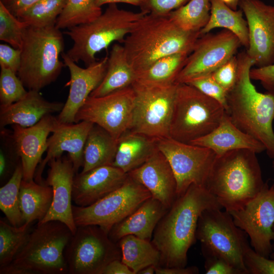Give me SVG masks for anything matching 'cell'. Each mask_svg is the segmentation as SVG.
<instances>
[{
	"mask_svg": "<svg viewBox=\"0 0 274 274\" xmlns=\"http://www.w3.org/2000/svg\"><path fill=\"white\" fill-rule=\"evenodd\" d=\"M223 209L205 186L191 185L177 197L158 223L152 243L159 251L160 266L186 267L189 249L195 244L198 221L209 209Z\"/></svg>",
	"mask_w": 274,
	"mask_h": 274,
	"instance_id": "1",
	"label": "cell"
},
{
	"mask_svg": "<svg viewBox=\"0 0 274 274\" xmlns=\"http://www.w3.org/2000/svg\"><path fill=\"white\" fill-rule=\"evenodd\" d=\"M237 57V79L228 92L226 113L237 128L260 142L269 157L274 159V90L257 91L250 76L254 61L246 51Z\"/></svg>",
	"mask_w": 274,
	"mask_h": 274,
	"instance_id": "2",
	"label": "cell"
},
{
	"mask_svg": "<svg viewBox=\"0 0 274 274\" xmlns=\"http://www.w3.org/2000/svg\"><path fill=\"white\" fill-rule=\"evenodd\" d=\"M200 32L185 31L168 16L147 14L140 19L123 42L128 60L136 74L171 54H190Z\"/></svg>",
	"mask_w": 274,
	"mask_h": 274,
	"instance_id": "3",
	"label": "cell"
},
{
	"mask_svg": "<svg viewBox=\"0 0 274 274\" xmlns=\"http://www.w3.org/2000/svg\"><path fill=\"white\" fill-rule=\"evenodd\" d=\"M256 154L238 149L216 156L205 187L228 212L243 207L264 186Z\"/></svg>",
	"mask_w": 274,
	"mask_h": 274,
	"instance_id": "4",
	"label": "cell"
},
{
	"mask_svg": "<svg viewBox=\"0 0 274 274\" xmlns=\"http://www.w3.org/2000/svg\"><path fill=\"white\" fill-rule=\"evenodd\" d=\"M73 235L59 221L37 224L13 261L0 269V273H68L64 251Z\"/></svg>",
	"mask_w": 274,
	"mask_h": 274,
	"instance_id": "5",
	"label": "cell"
},
{
	"mask_svg": "<svg viewBox=\"0 0 274 274\" xmlns=\"http://www.w3.org/2000/svg\"><path fill=\"white\" fill-rule=\"evenodd\" d=\"M63 33L55 25L28 26L21 48V64L17 73L28 90L39 91L54 82L65 64Z\"/></svg>",
	"mask_w": 274,
	"mask_h": 274,
	"instance_id": "6",
	"label": "cell"
},
{
	"mask_svg": "<svg viewBox=\"0 0 274 274\" xmlns=\"http://www.w3.org/2000/svg\"><path fill=\"white\" fill-rule=\"evenodd\" d=\"M147 13L120 9L117 4H109L93 21L67 29L64 33L73 41L66 53L75 62L83 61L87 66L97 60L96 54L107 50L114 42L123 44L136 22Z\"/></svg>",
	"mask_w": 274,
	"mask_h": 274,
	"instance_id": "7",
	"label": "cell"
},
{
	"mask_svg": "<svg viewBox=\"0 0 274 274\" xmlns=\"http://www.w3.org/2000/svg\"><path fill=\"white\" fill-rule=\"evenodd\" d=\"M226 111L216 100L194 87L178 84L169 128V137L189 144L215 129Z\"/></svg>",
	"mask_w": 274,
	"mask_h": 274,
	"instance_id": "8",
	"label": "cell"
},
{
	"mask_svg": "<svg viewBox=\"0 0 274 274\" xmlns=\"http://www.w3.org/2000/svg\"><path fill=\"white\" fill-rule=\"evenodd\" d=\"M222 209H207L199 217L196 238L201 243L202 253L205 258H223L242 274H249L244 263L245 253L251 247L248 235Z\"/></svg>",
	"mask_w": 274,
	"mask_h": 274,
	"instance_id": "9",
	"label": "cell"
},
{
	"mask_svg": "<svg viewBox=\"0 0 274 274\" xmlns=\"http://www.w3.org/2000/svg\"><path fill=\"white\" fill-rule=\"evenodd\" d=\"M152 197L150 192L130 176L123 184L95 203L87 206L73 205L76 226L97 225L109 233L117 223Z\"/></svg>",
	"mask_w": 274,
	"mask_h": 274,
	"instance_id": "10",
	"label": "cell"
},
{
	"mask_svg": "<svg viewBox=\"0 0 274 274\" xmlns=\"http://www.w3.org/2000/svg\"><path fill=\"white\" fill-rule=\"evenodd\" d=\"M64 257L70 274H100L115 259H121L118 244L97 225L77 227L66 246Z\"/></svg>",
	"mask_w": 274,
	"mask_h": 274,
	"instance_id": "11",
	"label": "cell"
},
{
	"mask_svg": "<svg viewBox=\"0 0 274 274\" xmlns=\"http://www.w3.org/2000/svg\"><path fill=\"white\" fill-rule=\"evenodd\" d=\"M178 84L132 86L135 104L130 130L158 140L169 137V128Z\"/></svg>",
	"mask_w": 274,
	"mask_h": 274,
	"instance_id": "12",
	"label": "cell"
},
{
	"mask_svg": "<svg viewBox=\"0 0 274 274\" xmlns=\"http://www.w3.org/2000/svg\"><path fill=\"white\" fill-rule=\"evenodd\" d=\"M157 145L174 173L178 197L184 194L192 184L206 186L217 156L212 150L171 138L158 139Z\"/></svg>",
	"mask_w": 274,
	"mask_h": 274,
	"instance_id": "13",
	"label": "cell"
},
{
	"mask_svg": "<svg viewBox=\"0 0 274 274\" xmlns=\"http://www.w3.org/2000/svg\"><path fill=\"white\" fill-rule=\"evenodd\" d=\"M135 104L132 87L104 96H89L75 117V123L91 122L109 132L116 140L131 128Z\"/></svg>",
	"mask_w": 274,
	"mask_h": 274,
	"instance_id": "14",
	"label": "cell"
},
{
	"mask_svg": "<svg viewBox=\"0 0 274 274\" xmlns=\"http://www.w3.org/2000/svg\"><path fill=\"white\" fill-rule=\"evenodd\" d=\"M228 213L235 224L247 234L255 252L269 258L274 241V184L270 186L265 182L254 198Z\"/></svg>",
	"mask_w": 274,
	"mask_h": 274,
	"instance_id": "15",
	"label": "cell"
},
{
	"mask_svg": "<svg viewBox=\"0 0 274 274\" xmlns=\"http://www.w3.org/2000/svg\"><path fill=\"white\" fill-rule=\"evenodd\" d=\"M241 46L237 37L226 29L201 35L188 55L176 83H186L193 79L212 74L235 55Z\"/></svg>",
	"mask_w": 274,
	"mask_h": 274,
	"instance_id": "16",
	"label": "cell"
},
{
	"mask_svg": "<svg viewBox=\"0 0 274 274\" xmlns=\"http://www.w3.org/2000/svg\"><path fill=\"white\" fill-rule=\"evenodd\" d=\"M238 6L248 26L247 54L257 67L274 64V6L260 0H240Z\"/></svg>",
	"mask_w": 274,
	"mask_h": 274,
	"instance_id": "17",
	"label": "cell"
},
{
	"mask_svg": "<svg viewBox=\"0 0 274 274\" xmlns=\"http://www.w3.org/2000/svg\"><path fill=\"white\" fill-rule=\"evenodd\" d=\"M69 70L70 79L65 86H70L69 94L62 110L56 117L62 123H75L76 115L91 93L100 84L106 73L108 55L82 68L66 53L61 55Z\"/></svg>",
	"mask_w": 274,
	"mask_h": 274,
	"instance_id": "18",
	"label": "cell"
},
{
	"mask_svg": "<svg viewBox=\"0 0 274 274\" xmlns=\"http://www.w3.org/2000/svg\"><path fill=\"white\" fill-rule=\"evenodd\" d=\"M48 164L49 168L44 184L52 189V202L45 217L38 224L59 221L67 226L74 234L77 226L74 221L72 203L73 182L76 174L73 162L68 156H61L51 160Z\"/></svg>",
	"mask_w": 274,
	"mask_h": 274,
	"instance_id": "19",
	"label": "cell"
},
{
	"mask_svg": "<svg viewBox=\"0 0 274 274\" xmlns=\"http://www.w3.org/2000/svg\"><path fill=\"white\" fill-rule=\"evenodd\" d=\"M75 123H62L58 120L52 134L47 140L46 156L36 169L34 180L37 183L44 184L42 174L46 164L51 160L62 156L65 152H67L73 162L76 174L83 166L84 145L94 124L87 121Z\"/></svg>",
	"mask_w": 274,
	"mask_h": 274,
	"instance_id": "20",
	"label": "cell"
},
{
	"mask_svg": "<svg viewBox=\"0 0 274 274\" xmlns=\"http://www.w3.org/2000/svg\"><path fill=\"white\" fill-rule=\"evenodd\" d=\"M57 121V117L50 114L31 127L12 125L10 135L20 158L23 180L29 181L34 179L36 169L47 150L48 136L53 131Z\"/></svg>",
	"mask_w": 274,
	"mask_h": 274,
	"instance_id": "21",
	"label": "cell"
},
{
	"mask_svg": "<svg viewBox=\"0 0 274 274\" xmlns=\"http://www.w3.org/2000/svg\"><path fill=\"white\" fill-rule=\"evenodd\" d=\"M128 174L112 165L98 166L76 174L72 191L76 206H90L121 187Z\"/></svg>",
	"mask_w": 274,
	"mask_h": 274,
	"instance_id": "22",
	"label": "cell"
},
{
	"mask_svg": "<svg viewBox=\"0 0 274 274\" xmlns=\"http://www.w3.org/2000/svg\"><path fill=\"white\" fill-rule=\"evenodd\" d=\"M128 174L143 185L152 197L168 209L178 197L174 173L168 160L159 149L144 164Z\"/></svg>",
	"mask_w": 274,
	"mask_h": 274,
	"instance_id": "23",
	"label": "cell"
},
{
	"mask_svg": "<svg viewBox=\"0 0 274 274\" xmlns=\"http://www.w3.org/2000/svg\"><path fill=\"white\" fill-rule=\"evenodd\" d=\"M64 103L46 100L39 91L28 90L20 100L7 106H0V126L18 125L31 127L45 116L60 112Z\"/></svg>",
	"mask_w": 274,
	"mask_h": 274,
	"instance_id": "24",
	"label": "cell"
},
{
	"mask_svg": "<svg viewBox=\"0 0 274 274\" xmlns=\"http://www.w3.org/2000/svg\"><path fill=\"white\" fill-rule=\"evenodd\" d=\"M168 209L160 201L151 197L115 224L109 231V236L116 243L128 235L151 241L158 223Z\"/></svg>",
	"mask_w": 274,
	"mask_h": 274,
	"instance_id": "25",
	"label": "cell"
},
{
	"mask_svg": "<svg viewBox=\"0 0 274 274\" xmlns=\"http://www.w3.org/2000/svg\"><path fill=\"white\" fill-rule=\"evenodd\" d=\"M189 144L208 148L216 155L238 149H248L257 154L265 151L260 142L237 128L226 113L215 129Z\"/></svg>",
	"mask_w": 274,
	"mask_h": 274,
	"instance_id": "26",
	"label": "cell"
},
{
	"mask_svg": "<svg viewBox=\"0 0 274 274\" xmlns=\"http://www.w3.org/2000/svg\"><path fill=\"white\" fill-rule=\"evenodd\" d=\"M158 149L156 139L128 130L117 140L112 165L128 174L144 164Z\"/></svg>",
	"mask_w": 274,
	"mask_h": 274,
	"instance_id": "27",
	"label": "cell"
},
{
	"mask_svg": "<svg viewBox=\"0 0 274 274\" xmlns=\"http://www.w3.org/2000/svg\"><path fill=\"white\" fill-rule=\"evenodd\" d=\"M136 80V74L129 62L123 46L115 43L108 54L105 77L90 96H102L131 87Z\"/></svg>",
	"mask_w": 274,
	"mask_h": 274,
	"instance_id": "28",
	"label": "cell"
},
{
	"mask_svg": "<svg viewBox=\"0 0 274 274\" xmlns=\"http://www.w3.org/2000/svg\"><path fill=\"white\" fill-rule=\"evenodd\" d=\"M51 187L35 180H22L19 191V206L24 223L41 221L49 211L52 202Z\"/></svg>",
	"mask_w": 274,
	"mask_h": 274,
	"instance_id": "29",
	"label": "cell"
},
{
	"mask_svg": "<svg viewBox=\"0 0 274 274\" xmlns=\"http://www.w3.org/2000/svg\"><path fill=\"white\" fill-rule=\"evenodd\" d=\"M117 145V140L109 132L94 124L84 145L81 172L84 173L100 166L112 165Z\"/></svg>",
	"mask_w": 274,
	"mask_h": 274,
	"instance_id": "30",
	"label": "cell"
},
{
	"mask_svg": "<svg viewBox=\"0 0 274 274\" xmlns=\"http://www.w3.org/2000/svg\"><path fill=\"white\" fill-rule=\"evenodd\" d=\"M216 28H223L231 31L237 37L246 50L248 48V26L241 9L233 10L222 0H211L210 19L200 30V36L210 32Z\"/></svg>",
	"mask_w": 274,
	"mask_h": 274,
	"instance_id": "31",
	"label": "cell"
},
{
	"mask_svg": "<svg viewBox=\"0 0 274 274\" xmlns=\"http://www.w3.org/2000/svg\"><path fill=\"white\" fill-rule=\"evenodd\" d=\"M121 252V261L134 273L151 265L159 266L161 256L151 241L133 235H126L118 242Z\"/></svg>",
	"mask_w": 274,
	"mask_h": 274,
	"instance_id": "32",
	"label": "cell"
},
{
	"mask_svg": "<svg viewBox=\"0 0 274 274\" xmlns=\"http://www.w3.org/2000/svg\"><path fill=\"white\" fill-rule=\"evenodd\" d=\"M189 54L178 53L163 57L136 74L135 82L148 85L167 86L176 83Z\"/></svg>",
	"mask_w": 274,
	"mask_h": 274,
	"instance_id": "33",
	"label": "cell"
},
{
	"mask_svg": "<svg viewBox=\"0 0 274 274\" xmlns=\"http://www.w3.org/2000/svg\"><path fill=\"white\" fill-rule=\"evenodd\" d=\"M211 0H190L167 16L181 29L190 32H200L210 17Z\"/></svg>",
	"mask_w": 274,
	"mask_h": 274,
	"instance_id": "34",
	"label": "cell"
},
{
	"mask_svg": "<svg viewBox=\"0 0 274 274\" xmlns=\"http://www.w3.org/2000/svg\"><path fill=\"white\" fill-rule=\"evenodd\" d=\"M102 13L96 0H67L57 18L55 26L59 29L70 28L90 23Z\"/></svg>",
	"mask_w": 274,
	"mask_h": 274,
	"instance_id": "35",
	"label": "cell"
},
{
	"mask_svg": "<svg viewBox=\"0 0 274 274\" xmlns=\"http://www.w3.org/2000/svg\"><path fill=\"white\" fill-rule=\"evenodd\" d=\"M30 224L24 223L14 226L0 220V269L9 265L26 243L30 232Z\"/></svg>",
	"mask_w": 274,
	"mask_h": 274,
	"instance_id": "36",
	"label": "cell"
},
{
	"mask_svg": "<svg viewBox=\"0 0 274 274\" xmlns=\"http://www.w3.org/2000/svg\"><path fill=\"white\" fill-rule=\"evenodd\" d=\"M23 180L21 162L8 181L0 188V209L13 226L24 224L19 206V191Z\"/></svg>",
	"mask_w": 274,
	"mask_h": 274,
	"instance_id": "37",
	"label": "cell"
},
{
	"mask_svg": "<svg viewBox=\"0 0 274 274\" xmlns=\"http://www.w3.org/2000/svg\"><path fill=\"white\" fill-rule=\"evenodd\" d=\"M67 0H40L17 18L28 26L44 27L55 25Z\"/></svg>",
	"mask_w": 274,
	"mask_h": 274,
	"instance_id": "38",
	"label": "cell"
},
{
	"mask_svg": "<svg viewBox=\"0 0 274 274\" xmlns=\"http://www.w3.org/2000/svg\"><path fill=\"white\" fill-rule=\"evenodd\" d=\"M28 25L12 14L0 1V40L12 47L21 48Z\"/></svg>",
	"mask_w": 274,
	"mask_h": 274,
	"instance_id": "39",
	"label": "cell"
},
{
	"mask_svg": "<svg viewBox=\"0 0 274 274\" xmlns=\"http://www.w3.org/2000/svg\"><path fill=\"white\" fill-rule=\"evenodd\" d=\"M25 88L16 73L1 67L0 106H9L23 98L28 92Z\"/></svg>",
	"mask_w": 274,
	"mask_h": 274,
	"instance_id": "40",
	"label": "cell"
},
{
	"mask_svg": "<svg viewBox=\"0 0 274 274\" xmlns=\"http://www.w3.org/2000/svg\"><path fill=\"white\" fill-rule=\"evenodd\" d=\"M5 138L0 150V180L3 185L11 178L16 168L21 162L15 150L10 134L6 131L1 132Z\"/></svg>",
	"mask_w": 274,
	"mask_h": 274,
	"instance_id": "41",
	"label": "cell"
},
{
	"mask_svg": "<svg viewBox=\"0 0 274 274\" xmlns=\"http://www.w3.org/2000/svg\"><path fill=\"white\" fill-rule=\"evenodd\" d=\"M186 84L194 87L205 95L216 100L227 111L228 92L216 81L212 74L193 79Z\"/></svg>",
	"mask_w": 274,
	"mask_h": 274,
	"instance_id": "42",
	"label": "cell"
},
{
	"mask_svg": "<svg viewBox=\"0 0 274 274\" xmlns=\"http://www.w3.org/2000/svg\"><path fill=\"white\" fill-rule=\"evenodd\" d=\"M244 263L249 274H274V260L257 253L251 247L245 253Z\"/></svg>",
	"mask_w": 274,
	"mask_h": 274,
	"instance_id": "43",
	"label": "cell"
},
{
	"mask_svg": "<svg viewBox=\"0 0 274 274\" xmlns=\"http://www.w3.org/2000/svg\"><path fill=\"white\" fill-rule=\"evenodd\" d=\"M238 61L234 55L212 74L216 81L227 92L235 84L237 75Z\"/></svg>",
	"mask_w": 274,
	"mask_h": 274,
	"instance_id": "44",
	"label": "cell"
},
{
	"mask_svg": "<svg viewBox=\"0 0 274 274\" xmlns=\"http://www.w3.org/2000/svg\"><path fill=\"white\" fill-rule=\"evenodd\" d=\"M190 0H143L140 6L141 11L157 15L167 16L173 11L183 6Z\"/></svg>",
	"mask_w": 274,
	"mask_h": 274,
	"instance_id": "45",
	"label": "cell"
},
{
	"mask_svg": "<svg viewBox=\"0 0 274 274\" xmlns=\"http://www.w3.org/2000/svg\"><path fill=\"white\" fill-rule=\"evenodd\" d=\"M21 50L7 44H0V66L17 73L21 64Z\"/></svg>",
	"mask_w": 274,
	"mask_h": 274,
	"instance_id": "46",
	"label": "cell"
},
{
	"mask_svg": "<svg viewBox=\"0 0 274 274\" xmlns=\"http://www.w3.org/2000/svg\"><path fill=\"white\" fill-rule=\"evenodd\" d=\"M204 269L207 274H242L223 258L216 257L205 258Z\"/></svg>",
	"mask_w": 274,
	"mask_h": 274,
	"instance_id": "47",
	"label": "cell"
},
{
	"mask_svg": "<svg viewBox=\"0 0 274 274\" xmlns=\"http://www.w3.org/2000/svg\"><path fill=\"white\" fill-rule=\"evenodd\" d=\"M251 80L259 81L267 90H274V64L261 67L252 68L250 72Z\"/></svg>",
	"mask_w": 274,
	"mask_h": 274,
	"instance_id": "48",
	"label": "cell"
},
{
	"mask_svg": "<svg viewBox=\"0 0 274 274\" xmlns=\"http://www.w3.org/2000/svg\"><path fill=\"white\" fill-rule=\"evenodd\" d=\"M39 1L40 0H0L6 8L17 17Z\"/></svg>",
	"mask_w": 274,
	"mask_h": 274,
	"instance_id": "49",
	"label": "cell"
},
{
	"mask_svg": "<svg viewBox=\"0 0 274 274\" xmlns=\"http://www.w3.org/2000/svg\"><path fill=\"white\" fill-rule=\"evenodd\" d=\"M100 274H134L133 272L122 261L115 259L107 264Z\"/></svg>",
	"mask_w": 274,
	"mask_h": 274,
	"instance_id": "50",
	"label": "cell"
},
{
	"mask_svg": "<svg viewBox=\"0 0 274 274\" xmlns=\"http://www.w3.org/2000/svg\"><path fill=\"white\" fill-rule=\"evenodd\" d=\"M198 273L199 269L195 266L183 267H166L159 266H156L155 268L156 274H197Z\"/></svg>",
	"mask_w": 274,
	"mask_h": 274,
	"instance_id": "51",
	"label": "cell"
},
{
	"mask_svg": "<svg viewBox=\"0 0 274 274\" xmlns=\"http://www.w3.org/2000/svg\"><path fill=\"white\" fill-rule=\"evenodd\" d=\"M143 0H96L97 4L101 7L105 4L124 3L140 7Z\"/></svg>",
	"mask_w": 274,
	"mask_h": 274,
	"instance_id": "52",
	"label": "cell"
},
{
	"mask_svg": "<svg viewBox=\"0 0 274 274\" xmlns=\"http://www.w3.org/2000/svg\"><path fill=\"white\" fill-rule=\"evenodd\" d=\"M156 266L153 265H149L142 270L138 274H154L155 273Z\"/></svg>",
	"mask_w": 274,
	"mask_h": 274,
	"instance_id": "53",
	"label": "cell"
},
{
	"mask_svg": "<svg viewBox=\"0 0 274 274\" xmlns=\"http://www.w3.org/2000/svg\"><path fill=\"white\" fill-rule=\"evenodd\" d=\"M228 7L233 10H237L240 0H222Z\"/></svg>",
	"mask_w": 274,
	"mask_h": 274,
	"instance_id": "54",
	"label": "cell"
},
{
	"mask_svg": "<svg viewBox=\"0 0 274 274\" xmlns=\"http://www.w3.org/2000/svg\"><path fill=\"white\" fill-rule=\"evenodd\" d=\"M273 229L274 230V225L273 227ZM269 258L274 260V241L272 242V243L271 252L269 255Z\"/></svg>",
	"mask_w": 274,
	"mask_h": 274,
	"instance_id": "55",
	"label": "cell"
},
{
	"mask_svg": "<svg viewBox=\"0 0 274 274\" xmlns=\"http://www.w3.org/2000/svg\"><path fill=\"white\" fill-rule=\"evenodd\" d=\"M272 168L274 172V159H273V161H272Z\"/></svg>",
	"mask_w": 274,
	"mask_h": 274,
	"instance_id": "56",
	"label": "cell"
}]
</instances>
